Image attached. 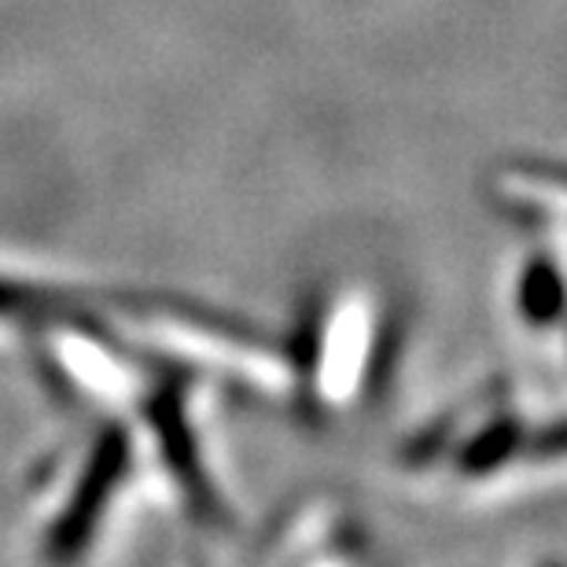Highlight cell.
I'll use <instances>...</instances> for the list:
<instances>
[{"mask_svg": "<svg viewBox=\"0 0 567 567\" xmlns=\"http://www.w3.org/2000/svg\"><path fill=\"white\" fill-rule=\"evenodd\" d=\"M519 302H524V313L530 317V324H557L553 317H560V310H564L560 277H553L549 269H530L524 277Z\"/></svg>", "mask_w": 567, "mask_h": 567, "instance_id": "obj_2", "label": "cell"}, {"mask_svg": "<svg viewBox=\"0 0 567 567\" xmlns=\"http://www.w3.org/2000/svg\"><path fill=\"white\" fill-rule=\"evenodd\" d=\"M553 567H560V564H553Z\"/></svg>", "mask_w": 567, "mask_h": 567, "instance_id": "obj_4", "label": "cell"}, {"mask_svg": "<svg viewBox=\"0 0 567 567\" xmlns=\"http://www.w3.org/2000/svg\"><path fill=\"white\" fill-rule=\"evenodd\" d=\"M524 446V431H519L516 421H494L491 427H483L480 435L472 442H464V453H461V464H464V475H486V472H497V464H505L513 453Z\"/></svg>", "mask_w": 567, "mask_h": 567, "instance_id": "obj_1", "label": "cell"}, {"mask_svg": "<svg viewBox=\"0 0 567 567\" xmlns=\"http://www.w3.org/2000/svg\"><path fill=\"white\" fill-rule=\"evenodd\" d=\"M535 453L538 457H567V424L549 427L546 435L535 439Z\"/></svg>", "mask_w": 567, "mask_h": 567, "instance_id": "obj_3", "label": "cell"}]
</instances>
